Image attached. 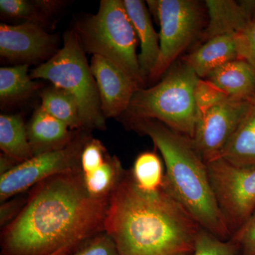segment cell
<instances>
[{"label": "cell", "instance_id": "16", "mask_svg": "<svg viewBox=\"0 0 255 255\" xmlns=\"http://www.w3.org/2000/svg\"><path fill=\"white\" fill-rule=\"evenodd\" d=\"M206 4L210 18L207 39L221 33L237 34L255 16V1L208 0Z\"/></svg>", "mask_w": 255, "mask_h": 255}, {"label": "cell", "instance_id": "28", "mask_svg": "<svg viewBox=\"0 0 255 255\" xmlns=\"http://www.w3.org/2000/svg\"><path fill=\"white\" fill-rule=\"evenodd\" d=\"M235 36L240 59L246 60L255 70V16Z\"/></svg>", "mask_w": 255, "mask_h": 255}, {"label": "cell", "instance_id": "18", "mask_svg": "<svg viewBox=\"0 0 255 255\" xmlns=\"http://www.w3.org/2000/svg\"><path fill=\"white\" fill-rule=\"evenodd\" d=\"M243 167H255V98L219 157Z\"/></svg>", "mask_w": 255, "mask_h": 255}, {"label": "cell", "instance_id": "30", "mask_svg": "<svg viewBox=\"0 0 255 255\" xmlns=\"http://www.w3.org/2000/svg\"><path fill=\"white\" fill-rule=\"evenodd\" d=\"M231 240L238 247L240 255H255V212Z\"/></svg>", "mask_w": 255, "mask_h": 255}, {"label": "cell", "instance_id": "14", "mask_svg": "<svg viewBox=\"0 0 255 255\" xmlns=\"http://www.w3.org/2000/svg\"><path fill=\"white\" fill-rule=\"evenodd\" d=\"M128 14L135 28L140 43L139 66L142 80L146 81L158 60L160 47L159 36L154 29L148 9L140 0H124Z\"/></svg>", "mask_w": 255, "mask_h": 255}, {"label": "cell", "instance_id": "8", "mask_svg": "<svg viewBox=\"0 0 255 255\" xmlns=\"http://www.w3.org/2000/svg\"><path fill=\"white\" fill-rule=\"evenodd\" d=\"M147 4L160 26V51L150 75L155 80L190 44L200 26L201 11L198 1L193 0H152Z\"/></svg>", "mask_w": 255, "mask_h": 255}, {"label": "cell", "instance_id": "27", "mask_svg": "<svg viewBox=\"0 0 255 255\" xmlns=\"http://www.w3.org/2000/svg\"><path fill=\"white\" fill-rule=\"evenodd\" d=\"M108 155L105 146L100 140L97 139L87 140L80 158L82 174L90 173L98 167L105 162Z\"/></svg>", "mask_w": 255, "mask_h": 255}, {"label": "cell", "instance_id": "12", "mask_svg": "<svg viewBox=\"0 0 255 255\" xmlns=\"http://www.w3.org/2000/svg\"><path fill=\"white\" fill-rule=\"evenodd\" d=\"M56 47L55 38L36 23L0 25V55L12 61L27 63L45 59Z\"/></svg>", "mask_w": 255, "mask_h": 255}, {"label": "cell", "instance_id": "15", "mask_svg": "<svg viewBox=\"0 0 255 255\" xmlns=\"http://www.w3.org/2000/svg\"><path fill=\"white\" fill-rule=\"evenodd\" d=\"M27 132L33 156L63 148L73 140L68 126L41 106L33 114Z\"/></svg>", "mask_w": 255, "mask_h": 255}, {"label": "cell", "instance_id": "22", "mask_svg": "<svg viewBox=\"0 0 255 255\" xmlns=\"http://www.w3.org/2000/svg\"><path fill=\"white\" fill-rule=\"evenodd\" d=\"M130 173L135 185L144 192H156L163 187V164L155 152L146 151L137 156Z\"/></svg>", "mask_w": 255, "mask_h": 255}, {"label": "cell", "instance_id": "5", "mask_svg": "<svg viewBox=\"0 0 255 255\" xmlns=\"http://www.w3.org/2000/svg\"><path fill=\"white\" fill-rule=\"evenodd\" d=\"M75 31L85 52L107 58L140 87L144 85L136 53L138 39L124 1L102 0L97 14L79 21Z\"/></svg>", "mask_w": 255, "mask_h": 255}, {"label": "cell", "instance_id": "21", "mask_svg": "<svg viewBox=\"0 0 255 255\" xmlns=\"http://www.w3.org/2000/svg\"><path fill=\"white\" fill-rule=\"evenodd\" d=\"M41 107L70 129L82 128L77 102L73 96L57 87H48L41 94Z\"/></svg>", "mask_w": 255, "mask_h": 255}, {"label": "cell", "instance_id": "32", "mask_svg": "<svg viewBox=\"0 0 255 255\" xmlns=\"http://www.w3.org/2000/svg\"><path fill=\"white\" fill-rule=\"evenodd\" d=\"M193 255V253H192V254H190V255Z\"/></svg>", "mask_w": 255, "mask_h": 255}, {"label": "cell", "instance_id": "7", "mask_svg": "<svg viewBox=\"0 0 255 255\" xmlns=\"http://www.w3.org/2000/svg\"><path fill=\"white\" fill-rule=\"evenodd\" d=\"M206 163L215 200L232 237L255 212V167L221 157Z\"/></svg>", "mask_w": 255, "mask_h": 255}, {"label": "cell", "instance_id": "20", "mask_svg": "<svg viewBox=\"0 0 255 255\" xmlns=\"http://www.w3.org/2000/svg\"><path fill=\"white\" fill-rule=\"evenodd\" d=\"M124 173L120 161L108 155L100 166L90 173L82 174V177L85 189L91 197L108 200Z\"/></svg>", "mask_w": 255, "mask_h": 255}, {"label": "cell", "instance_id": "3", "mask_svg": "<svg viewBox=\"0 0 255 255\" xmlns=\"http://www.w3.org/2000/svg\"><path fill=\"white\" fill-rule=\"evenodd\" d=\"M132 128L150 137L166 167L165 184L201 228L228 241L231 236L216 204L205 161L189 137L152 119L131 118Z\"/></svg>", "mask_w": 255, "mask_h": 255}, {"label": "cell", "instance_id": "6", "mask_svg": "<svg viewBox=\"0 0 255 255\" xmlns=\"http://www.w3.org/2000/svg\"><path fill=\"white\" fill-rule=\"evenodd\" d=\"M32 79L48 80L73 96L77 102L82 128L105 129L98 87L75 29L64 36L63 48L30 73Z\"/></svg>", "mask_w": 255, "mask_h": 255}, {"label": "cell", "instance_id": "11", "mask_svg": "<svg viewBox=\"0 0 255 255\" xmlns=\"http://www.w3.org/2000/svg\"><path fill=\"white\" fill-rule=\"evenodd\" d=\"M91 70L100 93L102 113L107 118L127 112L135 92L142 88L122 69L100 55H92Z\"/></svg>", "mask_w": 255, "mask_h": 255}, {"label": "cell", "instance_id": "25", "mask_svg": "<svg viewBox=\"0 0 255 255\" xmlns=\"http://www.w3.org/2000/svg\"><path fill=\"white\" fill-rule=\"evenodd\" d=\"M193 255H241L231 239L223 241L201 228L196 237Z\"/></svg>", "mask_w": 255, "mask_h": 255}, {"label": "cell", "instance_id": "17", "mask_svg": "<svg viewBox=\"0 0 255 255\" xmlns=\"http://www.w3.org/2000/svg\"><path fill=\"white\" fill-rule=\"evenodd\" d=\"M206 80L229 97H255V70L246 60L238 59L225 64L208 75Z\"/></svg>", "mask_w": 255, "mask_h": 255}, {"label": "cell", "instance_id": "10", "mask_svg": "<svg viewBox=\"0 0 255 255\" xmlns=\"http://www.w3.org/2000/svg\"><path fill=\"white\" fill-rule=\"evenodd\" d=\"M255 98L228 97L199 116L191 140L205 162L219 157Z\"/></svg>", "mask_w": 255, "mask_h": 255}, {"label": "cell", "instance_id": "2", "mask_svg": "<svg viewBox=\"0 0 255 255\" xmlns=\"http://www.w3.org/2000/svg\"><path fill=\"white\" fill-rule=\"evenodd\" d=\"M200 229L165 181L159 191L144 192L130 172L111 194L104 224L120 255L192 254Z\"/></svg>", "mask_w": 255, "mask_h": 255}, {"label": "cell", "instance_id": "1", "mask_svg": "<svg viewBox=\"0 0 255 255\" xmlns=\"http://www.w3.org/2000/svg\"><path fill=\"white\" fill-rule=\"evenodd\" d=\"M108 200L87 192L81 170L38 184L26 204L5 228L4 255H49L80 245L104 229Z\"/></svg>", "mask_w": 255, "mask_h": 255}, {"label": "cell", "instance_id": "19", "mask_svg": "<svg viewBox=\"0 0 255 255\" xmlns=\"http://www.w3.org/2000/svg\"><path fill=\"white\" fill-rule=\"evenodd\" d=\"M0 148L18 163L33 157L27 129L20 116H0Z\"/></svg>", "mask_w": 255, "mask_h": 255}, {"label": "cell", "instance_id": "24", "mask_svg": "<svg viewBox=\"0 0 255 255\" xmlns=\"http://www.w3.org/2000/svg\"><path fill=\"white\" fill-rule=\"evenodd\" d=\"M54 2L33 1L26 0H1L0 10L9 17L26 19L27 22H43L53 9ZM39 25V24H38Z\"/></svg>", "mask_w": 255, "mask_h": 255}, {"label": "cell", "instance_id": "23", "mask_svg": "<svg viewBox=\"0 0 255 255\" xmlns=\"http://www.w3.org/2000/svg\"><path fill=\"white\" fill-rule=\"evenodd\" d=\"M38 88L28 74V64L0 68V98L9 102L27 97Z\"/></svg>", "mask_w": 255, "mask_h": 255}, {"label": "cell", "instance_id": "9", "mask_svg": "<svg viewBox=\"0 0 255 255\" xmlns=\"http://www.w3.org/2000/svg\"><path fill=\"white\" fill-rule=\"evenodd\" d=\"M87 140L85 137L74 139L63 148L34 155L1 174V202L50 177L81 170L80 158Z\"/></svg>", "mask_w": 255, "mask_h": 255}, {"label": "cell", "instance_id": "13", "mask_svg": "<svg viewBox=\"0 0 255 255\" xmlns=\"http://www.w3.org/2000/svg\"><path fill=\"white\" fill-rule=\"evenodd\" d=\"M238 59L236 36L231 33H221L208 38L204 44L186 57L184 63L202 79L225 64Z\"/></svg>", "mask_w": 255, "mask_h": 255}, {"label": "cell", "instance_id": "26", "mask_svg": "<svg viewBox=\"0 0 255 255\" xmlns=\"http://www.w3.org/2000/svg\"><path fill=\"white\" fill-rule=\"evenodd\" d=\"M229 97L207 80L199 78L196 84L195 100L199 117L216 104Z\"/></svg>", "mask_w": 255, "mask_h": 255}, {"label": "cell", "instance_id": "29", "mask_svg": "<svg viewBox=\"0 0 255 255\" xmlns=\"http://www.w3.org/2000/svg\"><path fill=\"white\" fill-rule=\"evenodd\" d=\"M70 255H120L117 246L107 233L97 234Z\"/></svg>", "mask_w": 255, "mask_h": 255}, {"label": "cell", "instance_id": "31", "mask_svg": "<svg viewBox=\"0 0 255 255\" xmlns=\"http://www.w3.org/2000/svg\"><path fill=\"white\" fill-rule=\"evenodd\" d=\"M79 246L80 245H68V246L60 248L58 251H55L54 253H51L49 255H70L72 254V252Z\"/></svg>", "mask_w": 255, "mask_h": 255}, {"label": "cell", "instance_id": "4", "mask_svg": "<svg viewBox=\"0 0 255 255\" xmlns=\"http://www.w3.org/2000/svg\"><path fill=\"white\" fill-rule=\"evenodd\" d=\"M199 79L184 63L155 86L139 89L127 112L131 118L157 121L191 139L199 119L195 100Z\"/></svg>", "mask_w": 255, "mask_h": 255}]
</instances>
